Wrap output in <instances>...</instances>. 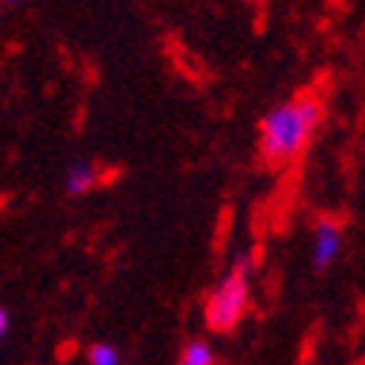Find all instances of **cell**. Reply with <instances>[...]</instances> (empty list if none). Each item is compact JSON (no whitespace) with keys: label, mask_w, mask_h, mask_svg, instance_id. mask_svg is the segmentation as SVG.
Listing matches in <instances>:
<instances>
[{"label":"cell","mask_w":365,"mask_h":365,"mask_svg":"<svg viewBox=\"0 0 365 365\" xmlns=\"http://www.w3.org/2000/svg\"><path fill=\"white\" fill-rule=\"evenodd\" d=\"M96 180H99V171L93 163H76V165H70V171L64 177V189L70 195H87L96 186Z\"/></svg>","instance_id":"277c9868"},{"label":"cell","mask_w":365,"mask_h":365,"mask_svg":"<svg viewBox=\"0 0 365 365\" xmlns=\"http://www.w3.org/2000/svg\"><path fill=\"white\" fill-rule=\"evenodd\" d=\"M6 328H9V316L0 310V339H4V334H6Z\"/></svg>","instance_id":"52a82bcc"},{"label":"cell","mask_w":365,"mask_h":365,"mask_svg":"<svg viewBox=\"0 0 365 365\" xmlns=\"http://www.w3.org/2000/svg\"><path fill=\"white\" fill-rule=\"evenodd\" d=\"M9 4H21V0H9Z\"/></svg>","instance_id":"ba28073f"},{"label":"cell","mask_w":365,"mask_h":365,"mask_svg":"<svg viewBox=\"0 0 365 365\" xmlns=\"http://www.w3.org/2000/svg\"><path fill=\"white\" fill-rule=\"evenodd\" d=\"M342 226L336 220H319L313 230V269H328L342 252Z\"/></svg>","instance_id":"3957f363"},{"label":"cell","mask_w":365,"mask_h":365,"mask_svg":"<svg viewBox=\"0 0 365 365\" xmlns=\"http://www.w3.org/2000/svg\"><path fill=\"white\" fill-rule=\"evenodd\" d=\"M325 119V105L313 90L282 102L261 119V157L269 165L293 163L310 143V136Z\"/></svg>","instance_id":"6da1fadb"},{"label":"cell","mask_w":365,"mask_h":365,"mask_svg":"<svg viewBox=\"0 0 365 365\" xmlns=\"http://www.w3.org/2000/svg\"><path fill=\"white\" fill-rule=\"evenodd\" d=\"M247 307H250V258H241L230 276L209 293L203 319H206L209 331L230 334L247 316Z\"/></svg>","instance_id":"7a4b0ae2"},{"label":"cell","mask_w":365,"mask_h":365,"mask_svg":"<svg viewBox=\"0 0 365 365\" xmlns=\"http://www.w3.org/2000/svg\"><path fill=\"white\" fill-rule=\"evenodd\" d=\"M119 359H122L119 351L113 345H108V342H96V345L87 348V362L90 365H116Z\"/></svg>","instance_id":"8992f818"},{"label":"cell","mask_w":365,"mask_h":365,"mask_svg":"<svg viewBox=\"0 0 365 365\" xmlns=\"http://www.w3.org/2000/svg\"><path fill=\"white\" fill-rule=\"evenodd\" d=\"M180 362H182V365H212V362H215V351H212L209 342L195 339V342H189L186 348H182Z\"/></svg>","instance_id":"5b68a950"}]
</instances>
